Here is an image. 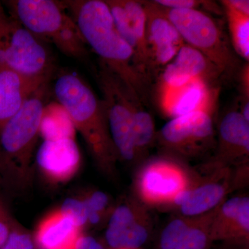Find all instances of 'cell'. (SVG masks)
Here are the masks:
<instances>
[{
  "label": "cell",
  "mask_w": 249,
  "mask_h": 249,
  "mask_svg": "<svg viewBox=\"0 0 249 249\" xmlns=\"http://www.w3.org/2000/svg\"><path fill=\"white\" fill-rule=\"evenodd\" d=\"M223 11H229L234 14L249 18L248 0H222L220 1Z\"/></svg>",
  "instance_id": "obj_31"
},
{
  "label": "cell",
  "mask_w": 249,
  "mask_h": 249,
  "mask_svg": "<svg viewBox=\"0 0 249 249\" xmlns=\"http://www.w3.org/2000/svg\"><path fill=\"white\" fill-rule=\"evenodd\" d=\"M249 232V199L233 197L229 199L221 209L211 237L217 239L248 237Z\"/></svg>",
  "instance_id": "obj_17"
},
{
  "label": "cell",
  "mask_w": 249,
  "mask_h": 249,
  "mask_svg": "<svg viewBox=\"0 0 249 249\" xmlns=\"http://www.w3.org/2000/svg\"><path fill=\"white\" fill-rule=\"evenodd\" d=\"M191 190L188 188H184L182 191L178 192V194L176 195L173 199V202L177 206L181 207L182 205L188 201V198L191 196Z\"/></svg>",
  "instance_id": "obj_34"
},
{
  "label": "cell",
  "mask_w": 249,
  "mask_h": 249,
  "mask_svg": "<svg viewBox=\"0 0 249 249\" xmlns=\"http://www.w3.org/2000/svg\"><path fill=\"white\" fill-rule=\"evenodd\" d=\"M172 62L191 79L201 80L208 85L224 76L220 70L204 54L186 44Z\"/></svg>",
  "instance_id": "obj_19"
},
{
  "label": "cell",
  "mask_w": 249,
  "mask_h": 249,
  "mask_svg": "<svg viewBox=\"0 0 249 249\" xmlns=\"http://www.w3.org/2000/svg\"><path fill=\"white\" fill-rule=\"evenodd\" d=\"M50 78L26 76L0 64V135L28 98Z\"/></svg>",
  "instance_id": "obj_12"
},
{
  "label": "cell",
  "mask_w": 249,
  "mask_h": 249,
  "mask_svg": "<svg viewBox=\"0 0 249 249\" xmlns=\"http://www.w3.org/2000/svg\"><path fill=\"white\" fill-rule=\"evenodd\" d=\"M61 1L76 23L85 43L147 106L149 87L137 70L133 51L118 31L109 6L103 0Z\"/></svg>",
  "instance_id": "obj_1"
},
{
  "label": "cell",
  "mask_w": 249,
  "mask_h": 249,
  "mask_svg": "<svg viewBox=\"0 0 249 249\" xmlns=\"http://www.w3.org/2000/svg\"><path fill=\"white\" fill-rule=\"evenodd\" d=\"M240 88L242 102H249V62L242 67L240 71Z\"/></svg>",
  "instance_id": "obj_32"
},
{
  "label": "cell",
  "mask_w": 249,
  "mask_h": 249,
  "mask_svg": "<svg viewBox=\"0 0 249 249\" xmlns=\"http://www.w3.org/2000/svg\"><path fill=\"white\" fill-rule=\"evenodd\" d=\"M118 31L133 51L137 70L147 84L152 80L146 39L145 13L142 1L106 0Z\"/></svg>",
  "instance_id": "obj_9"
},
{
  "label": "cell",
  "mask_w": 249,
  "mask_h": 249,
  "mask_svg": "<svg viewBox=\"0 0 249 249\" xmlns=\"http://www.w3.org/2000/svg\"><path fill=\"white\" fill-rule=\"evenodd\" d=\"M96 80L118 155L124 160H133L136 157L132 134L134 103L135 100H141L101 61L96 72Z\"/></svg>",
  "instance_id": "obj_7"
},
{
  "label": "cell",
  "mask_w": 249,
  "mask_h": 249,
  "mask_svg": "<svg viewBox=\"0 0 249 249\" xmlns=\"http://www.w3.org/2000/svg\"><path fill=\"white\" fill-rule=\"evenodd\" d=\"M155 3L162 7L173 9H191L203 11L206 14L221 15L222 6L213 1L204 0H156Z\"/></svg>",
  "instance_id": "obj_24"
},
{
  "label": "cell",
  "mask_w": 249,
  "mask_h": 249,
  "mask_svg": "<svg viewBox=\"0 0 249 249\" xmlns=\"http://www.w3.org/2000/svg\"><path fill=\"white\" fill-rule=\"evenodd\" d=\"M189 225V223L183 219H177L172 221L165 228L160 236V249H176L183 234L186 231Z\"/></svg>",
  "instance_id": "obj_28"
},
{
  "label": "cell",
  "mask_w": 249,
  "mask_h": 249,
  "mask_svg": "<svg viewBox=\"0 0 249 249\" xmlns=\"http://www.w3.org/2000/svg\"><path fill=\"white\" fill-rule=\"evenodd\" d=\"M34 237L15 219L12 228L0 249H35Z\"/></svg>",
  "instance_id": "obj_26"
},
{
  "label": "cell",
  "mask_w": 249,
  "mask_h": 249,
  "mask_svg": "<svg viewBox=\"0 0 249 249\" xmlns=\"http://www.w3.org/2000/svg\"><path fill=\"white\" fill-rule=\"evenodd\" d=\"M54 93L56 101L70 114L98 166L106 173L112 171L119 157L111 139L102 99L81 77L72 72H65L58 77Z\"/></svg>",
  "instance_id": "obj_2"
},
{
  "label": "cell",
  "mask_w": 249,
  "mask_h": 249,
  "mask_svg": "<svg viewBox=\"0 0 249 249\" xmlns=\"http://www.w3.org/2000/svg\"><path fill=\"white\" fill-rule=\"evenodd\" d=\"M59 209L83 229L88 225V211L83 197L67 198Z\"/></svg>",
  "instance_id": "obj_29"
},
{
  "label": "cell",
  "mask_w": 249,
  "mask_h": 249,
  "mask_svg": "<svg viewBox=\"0 0 249 249\" xmlns=\"http://www.w3.org/2000/svg\"><path fill=\"white\" fill-rule=\"evenodd\" d=\"M0 64L33 77H51L53 61L49 49L0 2Z\"/></svg>",
  "instance_id": "obj_6"
},
{
  "label": "cell",
  "mask_w": 249,
  "mask_h": 249,
  "mask_svg": "<svg viewBox=\"0 0 249 249\" xmlns=\"http://www.w3.org/2000/svg\"><path fill=\"white\" fill-rule=\"evenodd\" d=\"M210 236L202 229L189 225L175 249H206Z\"/></svg>",
  "instance_id": "obj_27"
},
{
  "label": "cell",
  "mask_w": 249,
  "mask_h": 249,
  "mask_svg": "<svg viewBox=\"0 0 249 249\" xmlns=\"http://www.w3.org/2000/svg\"><path fill=\"white\" fill-rule=\"evenodd\" d=\"M223 11L227 18L232 49L236 55L249 62V18L229 11Z\"/></svg>",
  "instance_id": "obj_23"
},
{
  "label": "cell",
  "mask_w": 249,
  "mask_h": 249,
  "mask_svg": "<svg viewBox=\"0 0 249 249\" xmlns=\"http://www.w3.org/2000/svg\"><path fill=\"white\" fill-rule=\"evenodd\" d=\"M132 134L137 157L150 147L155 137L153 118L147 110V106L139 100H135L134 103Z\"/></svg>",
  "instance_id": "obj_22"
},
{
  "label": "cell",
  "mask_w": 249,
  "mask_h": 249,
  "mask_svg": "<svg viewBox=\"0 0 249 249\" xmlns=\"http://www.w3.org/2000/svg\"><path fill=\"white\" fill-rule=\"evenodd\" d=\"M4 2L10 14L42 42L52 43L70 58L78 60L88 58V45L61 1L9 0Z\"/></svg>",
  "instance_id": "obj_4"
},
{
  "label": "cell",
  "mask_w": 249,
  "mask_h": 249,
  "mask_svg": "<svg viewBox=\"0 0 249 249\" xmlns=\"http://www.w3.org/2000/svg\"><path fill=\"white\" fill-rule=\"evenodd\" d=\"M214 137L212 116L201 108L173 118L160 129L163 146L180 155L193 156L207 150Z\"/></svg>",
  "instance_id": "obj_8"
},
{
  "label": "cell",
  "mask_w": 249,
  "mask_h": 249,
  "mask_svg": "<svg viewBox=\"0 0 249 249\" xmlns=\"http://www.w3.org/2000/svg\"><path fill=\"white\" fill-rule=\"evenodd\" d=\"M76 249H105L96 239L83 234L78 241Z\"/></svg>",
  "instance_id": "obj_33"
},
{
  "label": "cell",
  "mask_w": 249,
  "mask_h": 249,
  "mask_svg": "<svg viewBox=\"0 0 249 249\" xmlns=\"http://www.w3.org/2000/svg\"><path fill=\"white\" fill-rule=\"evenodd\" d=\"M14 220L7 208L0 201V247L7 239Z\"/></svg>",
  "instance_id": "obj_30"
},
{
  "label": "cell",
  "mask_w": 249,
  "mask_h": 249,
  "mask_svg": "<svg viewBox=\"0 0 249 249\" xmlns=\"http://www.w3.org/2000/svg\"><path fill=\"white\" fill-rule=\"evenodd\" d=\"M208 86L201 80H194L179 89L163 93L165 111L175 118L204 108Z\"/></svg>",
  "instance_id": "obj_18"
},
{
  "label": "cell",
  "mask_w": 249,
  "mask_h": 249,
  "mask_svg": "<svg viewBox=\"0 0 249 249\" xmlns=\"http://www.w3.org/2000/svg\"><path fill=\"white\" fill-rule=\"evenodd\" d=\"M162 8L186 45L204 54L224 76L235 74L240 67L239 59L220 26L211 15L197 10Z\"/></svg>",
  "instance_id": "obj_5"
},
{
  "label": "cell",
  "mask_w": 249,
  "mask_h": 249,
  "mask_svg": "<svg viewBox=\"0 0 249 249\" xmlns=\"http://www.w3.org/2000/svg\"><path fill=\"white\" fill-rule=\"evenodd\" d=\"M249 121L240 110L226 113L219 123V154L223 158H236L249 155Z\"/></svg>",
  "instance_id": "obj_16"
},
{
  "label": "cell",
  "mask_w": 249,
  "mask_h": 249,
  "mask_svg": "<svg viewBox=\"0 0 249 249\" xmlns=\"http://www.w3.org/2000/svg\"><path fill=\"white\" fill-rule=\"evenodd\" d=\"M47 88L48 83L36 90L0 135V176L15 189H25L31 181Z\"/></svg>",
  "instance_id": "obj_3"
},
{
  "label": "cell",
  "mask_w": 249,
  "mask_h": 249,
  "mask_svg": "<svg viewBox=\"0 0 249 249\" xmlns=\"http://www.w3.org/2000/svg\"><path fill=\"white\" fill-rule=\"evenodd\" d=\"M147 237V228L140 222L132 207L123 204L114 209L106 232L109 247L114 249H139Z\"/></svg>",
  "instance_id": "obj_15"
},
{
  "label": "cell",
  "mask_w": 249,
  "mask_h": 249,
  "mask_svg": "<svg viewBox=\"0 0 249 249\" xmlns=\"http://www.w3.org/2000/svg\"><path fill=\"white\" fill-rule=\"evenodd\" d=\"M142 2L145 13L147 43L153 77L160 69L173 61L186 43L161 6L155 1Z\"/></svg>",
  "instance_id": "obj_10"
},
{
  "label": "cell",
  "mask_w": 249,
  "mask_h": 249,
  "mask_svg": "<svg viewBox=\"0 0 249 249\" xmlns=\"http://www.w3.org/2000/svg\"><path fill=\"white\" fill-rule=\"evenodd\" d=\"M225 194V188L219 183H207L191 190L188 201L180 207L186 216L204 213L217 206Z\"/></svg>",
  "instance_id": "obj_21"
},
{
  "label": "cell",
  "mask_w": 249,
  "mask_h": 249,
  "mask_svg": "<svg viewBox=\"0 0 249 249\" xmlns=\"http://www.w3.org/2000/svg\"><path fill=\"white\" fill-rule=\"evenodd\" d=\"M83 230L73 219L58 209L41 219L33 237L38 249H76Z\"/></svg>",
  "instance_id": "obj_13"
},
{
  "label": "cell",
  "mask_w": 249,
  "mask_h": 249,
  "mask_svg": "<svg viewBox=\"0 0 249 249\" xmlns=\"http://www.w3.org/2000/svg\"><path fill=\"white\" fill-rule=\"evenodd\" d=\"M81 160L75 139L43 141L36 153V165L41 175L52 184L71 181L79 171Z\"/></svg>",
  "instance_id": "obj_11"
},
{
  "label": "cell",
  "mask_w": 249,
  "mask_h": 249,
  "mask_svg": "<svg viewBox=\"0 0 249 249\" xmlns=\"http://www.w3.org/2000/svg\"><path fill=\"white\" fill-rule=\"evenodd\" d=\"M139 188L147 201H172L178 192L186 188V178L175 165L168 162H155L142 172Z\"/></svg>",
  "instance_id": "obj_14"
},
{
  "label": "cell",
  "mask_w": 249,
  "mask_h": 249,
  "mask_svg": "<svg viewBox=\"0 0 249 249\" xmlns=\"http://www.w3.org/2000/svg\"><path fill=\"white\" fill-rule=\"evenodd\" d=\"M76 130L70 114L58 101L46 103L41 116L39 135L43 141L75 139Z\"/></svg>",
  "instance_id": "obj_20"
},
{
  "label": "cell",
  "mask_w": 249,
  "mask_h": 249,
  "mask_svg": "<svg viewBox=\"0 0 249 249\" xmlns=\"http://www.w3.org/2000/svg\"><path fill=\"white\" fill-rule=\"evenodd\" d=\"M82 197L88 211V225L99 224L109 204L107 195L101 191L90 192Z\"/></svg>",
  "instance_id": "obj_25"
}]
</instances>
